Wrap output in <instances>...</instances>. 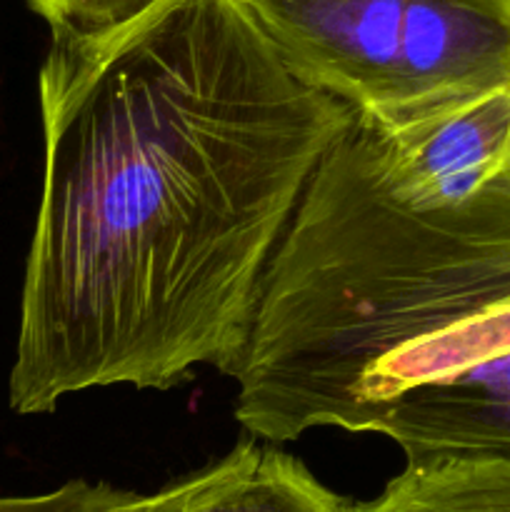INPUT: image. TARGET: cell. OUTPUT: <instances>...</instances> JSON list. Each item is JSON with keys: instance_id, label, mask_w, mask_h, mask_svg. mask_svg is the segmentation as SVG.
Here are the masks:
<instances>
[{"instance_id": "cell-3", "label": "cell", "mask_w": 510, "mask_h": 512, "mask_svg": "<svg viewBox=\"0 0 510 512\" xmlns=\"http://www.w3.org/2000/svg\"><path fill=\"white\" fill-rule=\"evenodd\" d=\"M360 433L393 440L408 460L510 453V353L410 385L370 410Z\"/></svg>"}, {"instance_id": "cell-2", "label": "cell", "mask_w": 510, "mask_h": 512, "mask_svg": "<svg viewBox=\"0 0 510 512\" xmlns=\"http://www.w3.org/2000/svg\"><path fill=\"white\" fill-rule=\"evenodd\" d=\"M285 63L405 125L510 90V0H248Z\"/></svg>"}, {"instance_id": "cell-1", "label": "cell", "mask_w": 510, "mask_h": 512, "mask_svg": "<svg viewBox=\"0 0 510 512\" xmlns=\"http://www.w3.org/2000/svg\"><path fill=\"white\" fill-rule=\"evenodd\" d=\"M38 95L10 408L233 378L270 258L353 108L285 63L248 0H165L105 40L50 38Z\"/></svg>"}, {"instance_id": "cell-5", "label": "cell", "mask_w": 510, "mask_h": 512, "mask_svg": "<svg viewBox=\"0 0 510 512\" xmlns=\"http://www.w3.org/2000/svg\"><path fill=\"white\" fill-rule=\"evenodd\" d=\"M355 512H510V453L408 460L383 493Z\"/></svg>"}, {"instance_id": "cell-4", "label": "cell", "mask_w": 510, "mask_h": 512, "mask_svg": "<svg viewBox=\"0 0 510 512\" xmlns=\"http://www.w3.org/2000/svg\"><path fill=\"white\" fill-rule=\"evenodd\" d=\"M298 458L243 440L210 468L113 512H355Z\"/></svg>"}, {"instance_id": "cell-7", "label": "cell", "mask_w": 510, "mask_h": 512, "mask_svg": "<svg viewBox=\"0 0 510 512\" xmlns=\"http://www.w3.org/2000/svg\"><path fill=\"white\" fill-rule=\"evenodd\" d=\"M133 495L105 483L70 480L50 493L0 498V512H113Z\"/></svg>"}, {"instance_id": "cell-6", "label": "cell", "mask_w": 510, "mask_h": 512, "mask_svg": "<svg viewBox=\"0 0 510 512\" xmlns=\"http://www.w3.org/2000/svg\"><path fill=\"white\" fill-rule=\"evenodd\" d=\"M48 23L50 38L95 43L120 33L165 0H25Z\"/></svg>"}]
</instances>
